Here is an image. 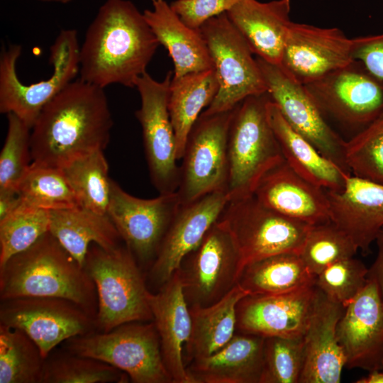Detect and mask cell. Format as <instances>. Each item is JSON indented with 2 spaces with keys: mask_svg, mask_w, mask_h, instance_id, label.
I'll use <instances>...</instances> for the list:
<instances>
[{
  "mask_svg": "<svg viewBox=\"0 0 383 383\" xmlns=\"http://www.w3.org/2000/svg\"><path fill=\"white\" fill-rule=\"evenodd\" d=\"M7 117V134L0 154V190H17L32 163L31 129L15 114Z\"/></svg>",
  "mask_w": 383,
  "mask_h": 383,
  "instance_id": "cell-41",
  "label": "cell"
},
{
  "mask_svg": "<svg viewBox=\"0 0 383 383\" xmlns=\"http://www.w3.org/2000/svg\"><path fill=\"white\" fill-rule=\"evenodd\" d=\"M159 45L132 1L106 0L79 48V78L104 89L116 84L134 88Z\"/></svg>",
  "mask_w": 383,
  "mask_h": 383,
  "instance_id": "cell-2",
  "label": "cell"
},
{
  "mask_svg": "<svg viewBox=\"0 0 383 383\" xmlns=\"http://www.w3.org/2000/svg\"><path fill=\"white\" fill-rule=\"evenodd\" d=\"M66 350L109 364L134 383H174L165 365L152 321H133L108 332H92L65 341Z\"/></svg>",
  "mask_w": 383,
  "mask_h": 383,
  "instance_id": "cell-7",
  "label": "cell"
},
{
  "mask_svg": "<svg viewBox=\"0 0 383 383\" xmlns=\"http://www.w3.org/2000/svg\"><path fill=\"white\" fill-rule=\"evenodd\" d=\"M267 92L286 121L325 157L350 173L344 157L345 140L323 116L305 86L277 65L256 57Z\"/></svg>",
  "mask_w": 383,
  "mask_h": 383,
  "instance_id": "cell-15",
  "label": "cell"
},
{
  "mask_svg": "<svg viewBox=\"0 0 383 383\" xmlns=\"http://www.w3.org/2000/svg\"><path fill=\"white\" fill-rule=\"evenodd\" d=\"M240 0H175L173 11L190 28L199 30L209 19L227 13Z\"/></svg>",
  "mask_w": 383,
  "mask_h": 383,
  "instance_id": "cell-43",
  "label": "cell"
},
{
  "mask_svg": "<svg viewBox=\"0 0 383 383\" xmlns=\"http://www.w3.org/2000/svg\"><path fill=\"white\" fill-rule=\"evenodd\" d=\"M320 295L316 285L276 294L248 295L238 304L236 331L267 337H304Z\"/></svg>",
  "mask_w": 383,
  "mask_h": 383,
  "instance_id": "cell-17",
  "label": "cell"
},
{
  "mask_svg": "<svg viewBox=\"0 0 383 383\" xmlns=\"http://www.w3.org/2000/svg\"><path fill=\"white\" fill-rule=\"evenodd\" d=\"M244 267L234 237L217 220L177 270L189 307L207 306L220 300L238 284Z\"/></svg>",
  "mask_w": 383,
  "mask_h": 383,
  "instance_id": "cell-10",
  "label": "cell"
},
{
  "mask_svg": "<svg viewBox=\"0 0 383 383\" xmlns=\"http://www.w3.org/2000/svg\"><path fill=\"white\" fill-rule=\"evenodd\" d=\"M331 221L367 253L383 228V184L353 174L340 191H326Z\"/></svg>",
  "mask_w": 383,
  "mask_h": 383,
  "instance_id": "cell-22",
  "label": "cell"
},
{
  "mask_svg": "<svg viewBox=\"0 0 383 383\" xmlns=\"http://www.w3.org/2000/svg\"><path fill=\"white\" fill-rule=\"evenodd\" d=\"M343 305L320 295L304 336V362L299 383H339L345 358L338 342L337 325Z\"/></svg>",
  "mask_w": 383,
  "mask_h": 383,
  "instance_id": "cell-24",
  "label": "cell"
},
{
  "mask_svg": "<svg viewBox=\"0 0 383 383\" xmlns=\"http://www.w3.org/2000/svg\"><path fill=\"white\" fill-rule=\"evenodd\" d=\"M128 375L101 360L72 353L48 355L42 383H125Z\"/></svg>",
  "mask_w": 383,
  "mask_h": 383,
  "instance_id": "cell-36",
  "label": "cell"
},
{
  "mask_svg": "<svg viewBox=\"0 0 383 383\" xmlns=\"http://www.w3.org/2000/svg\"><path fill=\"white\" fill-rule=\"evenodd\" d=\"M45 361L23 331L0 324V383H42Z\"/></svg>",
  "mask_w": 383,
  "mask_h": 383,
  "instance_id": "cell-34",
  "label": "cell"
},
{
  "mask_svg": "<svg viewBox=\"0 0 383 383\" xmlns=\"http://www.w3.org/2000/svg\"><path fill=\"white\" fill-rule=\"evenodd\" d=\"M24 296L65 299L96 318L94 282L49 231L0 267V300Z\"/></svg>",
  "mask_w": 383,
  "mask_h": 383,
  "instance_id": "cell-3",
  "label": "cell"
},
{
  "mask_svg": "<svg viewBox=\"0 0 383 383\" xmlns=\"http://www.w3.org/2000/svg\"><path fill=\"white\" fill-rule=\"evenodd\" d=\"M344 157L351 174L383 184V115L345 140Z\"/></svg>",
  "mask_w": 383,
  "mask_h": 383,
  "instance_id": "cell-39",
  "label": "cell"
},
{
  "mask_svg": "<svg viewBox=\"0 0 383 383\" xmlns=\"http://www.w3.org/2000/svg\"><path fill=\"white\" fill-rule=\"evenodd\" d=\"M152 9L143 15L160 45L174 64L173 78L213 69L209 52L199 30L185 24L166 0H151Z\"/></svg>",
  "mask_w": 383,
  "mask_h": 383,
  "instance_id": "cell-27",
  "label": "cell"
},
{
  "mask_svg": "<svg viewBox=\"0 0 383 383\" xmlns=\"http://www.w3.org/2000/svg\"><path fill=\"white\" fill-rule=\"evenodd\" d=\"M253 195L292 219L311 226L331 221L326 190L301 177L285 160L263 176Z\"/></svg>",
  "mask_w": 383,
  "mask_h": 383,
  "instance_id": "cell-21",
  "label": "cell"
},
{
  "mask_svg": "<svg viewBox=\"0 0 383 383\" xmlns=\"http://www.w3.org/2000/svg\"><path fill=\"white\" fill-rule=\"evenodd\" d=\"M228 201L226 191H218L180 204L152 262L150 279L153 284L161 287L170 279L217 221Z\"/></svg>",
  "mask_w": 383,
  "mask_h": 383,
  "instance_id": "cell-20",
  "label": "cell"
},
{
  "mask_svg": "<svg viewBox=\"0 0 383 383\" xmlns=\"http://www.w3.org/2000/svg\"><path fill=\"white\" fill-rule=\"evenodd\" d=\"M375 241L377 245V257L368 269V278L374 279L383 300V228L379 232Z\"/></svg>",
  "mask_w": 383,
  "mask_h": 383,
  "instance_id": "cell-45",
  "label": "cell"
},
{
  "mask_svg": "<svg viewBox=\"0 0 383 383\" xmlns=\"http://www.w3.org/2000/svg\"><path fill=\"white\" fill-rule=\"evenodd\" d=\"M180 204L177 192L143 199L112 179L107 214L135 260L154 261Z\"/></svg>",
  "mask_w": 383,
  "mask_h": 383,
  "instance_id": "cell-16",
  "label": "cell"
},
{
  "mask_svg": "<svg viewBox=\"0 0 383 383\" xmlns=\"http://www.w3.org/2000/svg\"><path fill=\"white\" fill-rule=\"evenodd\" d=\"M84 269L96 287L99 331L108 332L129 322L153 321L150 292L126 246L109 251L91 244Z\"/></svg>",
  "mask_w": 383,
  "mask_h": 383,
  "instance_id": "cell-5",
  "label": "cell"
},
{
  "mask_svg": "<svg viewBox=\"0 0 383 383\" xmlns=\"http://www.w3.org/2000/svg\"><path fill=\"white\" fill-rule=\"evenodd\" d=\"M304 362V337L265 338L260 383H299Z\"/></svg>",
  "mask_w": 383,
  "mask_h": 383,
  "instance_id": "cell-40",
  "label": "cell"
},
{
  "mask_svg": "<svg viewBox=\"0 0 383 383\" xmlns=\"http://www.w3.org/2000/svg\"><path fill=\"white\" fill-rule=\"evenodd\" d=\"M234 109L201 113L187 137L177 194L181 204L228 189V138Z\"/></svg>",
  "mask_w": 383,
  "mask_h": 383,
  "instance_id": "cell-11",
  "label": "cell"
},
{
  "mask_svg": "<svg viewBox=\"0 0 383 383\" xmlns=\"http://www.w3.org/2000/svg\"><path fill=\"white\" fill-rule=\"evenodd\" d=\"M352 57L383 81V33L352 38Z\"/></svg>",
  "mask_w": 383,
  "mask_h": 383,
  "instance_id": "cell-44",
  "label": "cell"
},
{
  "mask_svg": "<svg viewBox=\"0 0 383 383\" xmlns=\"http://www.w3.org/2000/svg\"><path fill=\"white\" fill-rule=\"evenodd\" d=\"M267 92L250 96L234 109L228 138L229 200L254 194L263 176L284 160L270 125Z\"/></svg>",
  "mask_w": 383,
  "mask_h": 383,
  "instance_id": "cell-4",
  "label": "cell"
},
{
  "mask_svg": "<svg viewBox=\"0 0 383 383\" xmlns=\"http://www.w3.org/2000/svg\"><path fill=\"white\" fill-rule=\"evenodd\" d=\"M0 324L23 331L45 359L59 344L97 330L95 317L77 304L57 297L1 300Z\"/></svg>",
  "mask_w": 383,
  "mask_h": 383,
  "instance_id": "cell-14",
  "label": "cell"
},
{
  "mask_svg": "<svg viewBox=\"0 0 383 383\" xmlns=\"http://www.w3.org/2000/svg\"><path fill=\"white\" fill-rule=\"evenodd\" d=\"M358 250L353 240L332 221L311 226L299 255L316 277L328 265L352 257Z\"/></svg>",
  "mask_w": 383,
  "mask_h": 383,
  "instance_id": "cell-38",
  "label": "cell"
},
{
  "mask_svg": "<svg viewBox=\"0 0 383 383\" xmlns=\"http://www.w3.org/2000/svg\"><path fill=\"white\" fill-rule=\"evenodd\" d=\"M21 204V200L17 190H0V219L13 212Z\"/></svg>",
  "mask_w": 383,
  "mask_h": 383,
  "instance_id": "cell-46",
  "label": "cell"
},
{
  "mask_svg": "<svg viewBox=\"0 0 383 383\" xmlns=\"http://www.w3.org/2000/svg\"><path fill=\"white\" fill-rule=\"evenodd\" d=\"M21 203L46 210L79 206L60 168L32 162L17 187Z\"/></svg>",
  "mask_w": 383,
  "mask_h": 383,
  "instance_id": "cell-35",
  "label": "cell"
},
{
  "mask_svg": "<svg viewBox=\"0 0 383 383\" xmlns=\"http://www.w3.org/2000/svg\"><path fill=\"white\" fill-rule=\"evenodd\" d=\"M50 211L23 204L0 219V267L49 231Z\"/></svg>",
  "mask_w": 383,
  "mask_h": 383,
  "instance_id": "cell-37",
  "label": "cell"
},
{
  "mask_svg": "<svg viewBox=\"0 0 383 383\" xmlns=\"http://www.w3.org/2000/svg\"><path fill=\"white\" fill-rule=\"evenodd\" d=\"M265 338L236 332L212 355L186 366L193 383H260Z\"/></svg>",
  "mask_w": 383,
  "mask_h": 383,
  "instance_id": "cell-26",
  "label": "cell"
},
{
  "mask_svg": "<svg viewBox=\"0 0 383 383\" xmlns=\"http://www.w3.org/2000/svg\"><path fill=\"white\" fill-rule=\"evenodd\" d=\"M218 90L213 69L192 72L172 79L168 109L174 131L177 160L184 153L187 137L204 108H207Z\"/></svg>",
  "mask_w": 383,
  "mask_h": 383,
  "instance_id": "cell-31",
  "label": "cell"
},
{
  "mask_svg": "<svg viewBox=\"0 0 383 383\" xmlns=\"http://www.w3.org/2000/svg\"><path fill=\"white\" fill-rule=\"evenodd\" d=\"M199 30L206 43L218 82L215 98L201 113L226 111L248 96L267 92L253 52L226 13L209 19Z\"/></svg>",
  "mask_w": 383,
  "mask_h": 383,
  "instance_id": "cell-8",
  "label": "cell"
},
{
  "mask_svg": "<svg viewBox=\"0 0 383 383\" xmlns=\"http://www.w3.org/2000/svg\"><path fill=\"white\" fill-rule=\"evenodd\" d=\"M267 109L284 159L290 167L306 180L326 191L342 190L346 176L351 174L322 155L311 143L294 130L271 99Z\"/></svg>",
  "mask_w": 383,
  "mask_h": 383,
  "instance_id": "cell-28",
  "label": "cell"
},
{
  "mask_svg": "<svg viewBox=\"0 0 383 383\" xmlns=\"http://www.w3.org/2000/svg\"><path fill=\"white\" fill-rule=\"evenodd\" d=\"M172 76L173 71H168L157 81L146 72L135 87L141 101L135 114L142 128L150 180L159 194L176 192L179 184L177 141L168 109Z\"/></svg>",
  "mask_w": 383,
  "mask_h": 383,
  "instance_id": "cell-13",
  "label": "cell"
},
{
  "mask_svg": "<svg viewBox=\"0 0 383 383\" xmlns=\"http://www.w3.org/2000/svg\"><path fill=\"white\" fill-rule=\"evenodd\" d=\"M79 48L77 31L62 30L50 48L52 75L25 84L16 71L22 47H4L0 56V112L15 114L31 129L43 109L79 73Z\"/></svg>",
  "mask_w": 383,
  "mask_h": 383,
  "instance_id": "cell-6",
  "label": "cell"
},
{
  "mask_svg": "<svg viewBox=\"0 0 383 383\" xmlns=\"http://www.w3.org/2000/svg\"><path fill=\"white\" fill-rule=\"evenodd\" d=\"M234 237L245 266L282 252H299L311 225L267 207L254 195L229 200L218 219Z\"/></svg>",
  "mask_w": 383,
  "mask_h": 383,
  "instance_id": "cell-12",
  "label": "cell"
},
{
  "mask_svg": "<svg viewBox=\"0 0 383 383\" xmlns=\"http://www.w3.org/2000/svg\"><path fill=\"white\" fill-rule=\"evenodd\" d=\"M356 383H383V369L369 372V374L357 381Z\"/></svg>",
  "mask_w": 383,
  "mask_h": 383,
  "instance_id": "cell-47",
  "label": "cell"
},
{
  "mask_svg": "<svg viewBox=\"0 0 383 383\" xmlns=\"http://www.w3.org/2000/svg\"><path fill=\"white\" fill-rule=\"evenodd\" d=\"M368 268L353 257L337 261L316 277V285L331 301L346 306L368 282Z\"/></svg>",
  "mask_w": 383,
  "mask_h": 383,
  "instance_id": "cell-42",
  "label": "cell"
},
{
  "mask_svg": "<svg viewBox=\"0 0 383 383\" xmlns=\"http://www.w3.org/2000/svg\"><path fill=\"white\" fill-rule=\"evenodd\" d=\"M149 304L160 340L163 360L174 383H193L188 375L184 349L192 329V318L177 271L150 292Z\"/></svg>",
  "mask_w": 383,
  "mask_h": 383,
  "instance_id": "cell-23",
  "label": "cell"
},
{
  "mask_svg": "<svg viewBox=\"0 0 383 383\" xmlns=\"http://www.w3.org/2000/svg\"><path fill=\"white\" fill-rule=\"evenodd\" d=\"M40 1L44 2H56V3H60V4H68L71 2L72 0H38Z\"/></svg>",
  "mask_w": 383,
  "mask_h": 383,
  "instance_id": "cell-48",
  "label": "cell"
},
{
  "mask_svg": "<svg viewBox=\"0 0 383 383\" xmlns=\"http://www.w3.org/2000/svg\"><path fill=\"white\" fill-rule=\"evenodd\" d=\"M60 169L79 206L107 214L112 179L109 177V165L103 150L74 159Z\"/></svg>",
  "mask_w": 383,
  "mask_h": 383,
  "instance_id": "cell-33",
  "label": "cell"
},
{
  "mask_svg": "<svg viewBox=\"0 0 383 383\" xmlns=\"http://www.w3.org/2000/svg\"><path fill=\"white\" fill-rule=\"evenodd\" d=\"M113 118L104 89L73 80L41 111L30 131L32 162L61 168L106 148Z\"/></svg>",
  "mask_w": 383,
  "mask_h": 383,
  "instance_id": "cell-1",
  "label": "cell"
},
{
  "mask_svg": "<svg viewBox=\"0 0 383 383\" xmlns=\"http://www.w3.org/2000/svg\"><path fill=\"white\" fill-rule=\"evenodd\" d=\"M290 11V0H240L226 14L253 54L279 65L292 23Z\"/></svg>",
  "mask_w": 383,
  "mask_h": 383,
  "instance_id": "cell-25",
  "label": "cell"
},
{
  "mask_svg": "<svg viewBox=\"0 0 383 383\" xmlns=\"http://www.w3.org/2000/svg\"><path fill=\"white\" fill-rule=\"evenodd\" d=\"M304 86L327 121L351 137L383 115V81L358 60Z\"/></svg>",
  "mask_w": 383,
  "mask_h": 383,
  "instance_id": "cell-9",
  "label": "cell"
},
{
  "mask_svg": "<svg viewBox=\"0 0 383 383\" xmlns=\"http://www.w3.org/2000/svg\"><path fill=\"white\" fill-rule=\"evenodd\" d=\"M336 333L347 368L383 369V300L374 279L345 306Z\"/></svg>",
  "mask_w": 383,
  "mask_h": 383,
  "instance_id": "cell-19",
  "label": "cell"
},
{
  "mask_svg": "<svg viewBox=\"0 0 383 383\" xmlns=\"http://www.w3.org/2000/svg\"><path fill=\"white\" fill-rule=\"evenodd\" d=\"M248 295L289 292L316 284L299 252L271 255L247 264L238 283Z\"/></svg>",
  "mask_w": 383,
  "mask_h": 383,
  "instance_id": "cell-32",
  "label": "cell"
},
{
  "mask_svg": "<svg viewBox=\"0 0 383 383\" xmlns=\"http://www.w3.org/2000/svg\"><path fill=\"white\" fill-rule=\"evenodd\" d=\"M49 232L82 267L91 244L111 251L123 240L108 214L81 206L50 210Z\"/></svg>",
  "mask_w": 383,
  "mask_h": 383,
  "instance_id": "cell-29",
  "label": "cell"
},
{
  "mask_svg": "<svg viewBox=\"0 0 383 383\" xmlns=\"http://www.w3.org/2000/svg\"><path fill=\"white\" fill-rule=\"evenodd\" d=\"M353 60L352 38L339 28L292 21L279 66L306 85Z\"/></svg>",
  "mask_w": 383,
  "mask_h": 383,
  "instance_id": "cell-18",
  "label": "cell"
},
{
  "mask_svg": "<svg viewBox=\"0 0 383 383\" xmlns=\"http://www.w3.org/2000/svg\"><path fill=\"white\" fill-rule=\"evenodd\" d=\"M248 293L238 284L218 301L189 307L192 329L184 352L186 366L208 357L226 345L236 333V309Z\"/></svg>",
  "mask_w": 383,
  "mask_h": 383,
  "instance_id": "cell-30",
  "label": "cell"
}]
</instances>
